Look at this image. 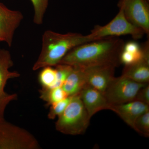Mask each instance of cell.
<instances>
[{
	"instance_id": "cell-24",
	"label": "cell",
	"mask_w": 149,
	"mask_h": 149,
	"mask_svg": "<svg viewBox=\"0 0 149 149\" xmlns=\"http://www.w3.org/2000/svg\"><path fill=\"white\" fill-rule=\"evenodd\" d=\"M0 42H1V39H0Z\"/></svg>"
},
{
	"instance_id": "cell-11",
	"label": "cell",
	"mask_w": 149,
	"mask_h": 149,
	"mask_svg": "<svg viewBox=\"0 0 149 149\" xmlns=\"http://www.w3.org/2000/svg\"><path fill=\"white\" fill-rule=\"evenodd\" d=\"M80 98L90 117L103 110L111 109L103 94L87 84L79 93Z\"/></svg>"
},
{
	"instance_id": "cell-15",
	"label": "cell",
	"mask_w": 149,
	"mask_h": 149,
	"mask_svg": "<svg viewBox=\"0 0 149 149\" xmlns=\"http://www.w3.org/2000/svg\"><path fill=\"white\" fill-rule=\"evenodd\" d=\"M40 92V98L46 102L48 105L62 100L69 96L62 87L51 89L42 88Z\"/></svg>"
},
{
	"instance_id": "cell-14",
	"label": "cell",
	"mask_w": 149,
	"mask_h": 149,
	"mask_svg": "<svg viewBox=\"0 0 149 149\" xmlns=\"http://www.w3.org/2000/svg\"><path fill=\"white\" fill-rule=\"evenodd\" d=\"M87 85L83 68H73L62 88L68 96L79 94Z\"/></svg>"
},
{
	"instance_id": "cell-9",
	"label": "cell",
	"mask_w": 149,
	"mask_h": 149,
	"mask_svg": "<svg viewBox=\"0 0 149 149\" xmlns=\"http://www.w3.org/2000/svg\"><path fill=\"white\" fill-rule=\"evenodd\" d=\"M23 18L20 11L9 9L0 3V39L9 47L12 44L15 32Z\"/></svg>"
},
{
	"instance_id": "cell-6",
	"label": "cell",
	"mask_w": 149,
	"mask_h": 149,
	"mask_svg": "<svg viewBox=\"0 0 149 149\" xmlns=\"http://www.w3.org/2000/svg\"><path fill=\"white\" fill-rule=\"evenodd\" d=\"M148 84L137 83L122 75L114 77L104 95L112 105L125 103L134 100L140 89Z\"/></svg>"
},
{
	"instance_id": "cell-17",
	"label": "cell",
	"mask_w": 149,
	"mask_h": 149,
	"mask_svg": "<svg viewBox=\"0 0 149 149\" xmlns=\"http://www.w3.org/2000/svg\"><path fill=\"white\" fill-rule=\"evenodd\" d=\"M33 5L34 10L33 21L35 24H42L44 15L48 5L49 0H30Z\"/></svg>"
},
{
	"instance_id": "cell-2",
	"label": "cell",
	"mask_w": 149,
	"mask_h": 149,
	"mask_svg": "<svg viewBox=\"0 0 149 149\" xmlns=\"http://www.w3.org/2000/svg\"><path fill=\"white\" fill-rule=\"evenodd\" d=\"M95 40L88 35L72 32L60 34L47 30L43 35L41 53L32 69L35 71L45 67H55L73 48Z\"/></svg>"
},
{
	"instance_id": "cell-20",
	"label": "cell",
	"mask_w": 149,
	"mask_h": 149,
	"mask_svg": "<svg viewBox=\"0 0 149 149\" xmlns=\"http://www.w3.org/2000/svg\"><path fill=\"white\" fill-rule=\"evenodd\" d=\"M72 97V96H69L62 100L51 105L48 114V118L50 119H54L61 114L68 105Z\"/></svg>"
},
{
	"instance_id": "cell-18",
	"label": "cell",
	"mask_w": 149,
	"mask_h": 149,
	"mask_svg": "<svg viewBox=\"0 0 149 149\" xmlns=\"http://www.w3.org/2000/svg\"><path fill=\"white\" fill-rule=\"evenodd\" d=\"M55 67L56 79L53 88L61 87L67 78L72 71L73 67L68 65L58 64Z\"/></svg>"
},
{
	"instance_id": "cell-4",
	"label": "cell",
	"mask_w": 149,
	"mask_h": 149,
	"mask_svg": "<svg viewBox=\"0 0 149 149\" xmlns=\"http://www.w3.org/2000/svg\"><path fill=\"white\" fill-rule=\"evenodd\" d=\"M39 149V142L30 132L0 117V149Z\"/></svg>"
},
{
	"instance_id": "cell-5",
	"label": "cell",
	"mask_w": 149,
	"mask_h": 149,
	"mask_svg": "<svg viewBox=\"0 0 149 149\" xmlns=\"http://www.w3.org/2000/svg\"><path fill=\"white\" fill-rule=\"evenodd\" d=\"M142 29L131 23L125 17L123 10L119 11L114 18L104 26L96 25L88 36L94 40L109 37H119L129 35L133 39L138 40L145 35Z\"/></svg>"
},
{
	"instance_id": "cell-8",
	"label": "cell",
	"mask_w": 149,
	"mask_h": 149,
	"mask_svg": "<svg viewBox=\"0 0 149 149\" xmlns=\"http://www.w3.org/2000/svg\"><path fill=\"white\" fill-rule=\"evenodd\" d=\"M13 65L10 53L0 48V117H4L8 105L17 98V94H8L5 91L6 84L9 79L20 76L18 72L10 70Z\"/></svg>"
},
{
	"instance_id": "cell-3",
	"label": "cell",
	"mask_w": 149,
	"mask_h": 149,
	"mask_svg": "<svg viewBox=\"0 0 149 149\" xmlns=\"http://www.w3.org/2000/svg\"><path fill=\"white\" fill-rule=\"evenodd\" d=\"M58 117L56 129L63 134L73 136L85 133L91 119L79 94L72 96L66 109Z\"/></svg>"
},
{
	"instance_id": "cell-16",
	"label": "cell",
	"mask_w": 149,
	"mask_h": 149,
	"mask_svg": "<svg viewBox=\"0 0 149 149\" xmlns=\"http://www.w3.org/2000/svg\"><path fill=\"white\" fill-rule=\"evenodd\" d=\"M56 79L55 68L53 67L47 66L42 68L38 76L40 85L45 89H51L53 88Z\"/></svg>"
},
{
	"instance_id": "cell-22",
	"label": "cell",
	"mask_w": 149,
	"mask_h": 149,
	"mask_svg": "<svg viewBox=\"0 0 149 149\" xmlns=\"http://www.w3.org/2000/svg\"><path fill=\"white\" fill-rule=\"evenodd\" d=\"M134 100L139 101L149 105V83L140 89Z\"/></svg>"
},
{
	"instance_id": "cell-13",
	"label": "cell",
	"mask_w": 149,
	"mask_h": 149,
	"mask_svg": "<svg viewBox=\"0 0 149 149\" xmlns=\"http://www.w3.org/2000/svg\"><path fill=\"white\" fill-rule=\"evenodd\" d=\"M111 110L115 112L127 124L133 128L136 120L143 113L149 111V105L137 100L112 105Z\"/></svg>"
},
{
	"instance_id": "cell-7",
	"label": "cell",
	"mask_w": 149,
	"mask_h": 149,
	"mask_svg": "<svg viewBox=\"0 0 149 149\" xmlns=\"http://www.w3.org/2000/svg\"><path fill=\"white\" fill-rule=\"evenodd\" d=\"M131 23L149 35V4L148 0H120L118 4Z\"/></svg>"
},
{
	"instance_id": "cell-10",
	"label": "cell",
	"mask_w": 149,
	"mask_h": 149,
	"mask_svg": "<svg viewBox=\"0 0 149 149\" xmlns=\"http://www.w3.org/2000/svg\"><path fill=\"white\" fill-rule=\"evenodd\" d=\"M115 68L112 65H104L83 68L87 84L104 95L115 77Z\"/></svg>"
},
{
	"instance_id": "cell-23",
	"label": "cell",
	"mask_w": 149,
	"mask_h": 149,
	"mask_svg": "<svg viewBox=\"0 0 149 149\" xmlns=\"http://www.w3.org/2000/svg\"><path fill=\"white\" fill-rule=\"evenodd\" d=\"M123 50L132 53H137L142 51V47L136 42H129L125 43Z\"/></svg>"
},
{
	"instance_id": "cell-21",
	"label": "cell",
	"mask_w": 149,
	"mask_h": 149,
	"mask_svg": "<svg viewBox=\"0 0 149 149\" xmlns=\"http://www.w3.org/2000/svg\"><path fill=\"white\" fill-rule=\"evenodd\" d=\"M144 53L143 47H142V51L137 53H132L123 50L120 57V63L127 65L136 63L143 58Z\"/></svg>"
},
{
	"instance_id": "cell-12",
	"label": "cell",
	"mask_w": 149,
	"mask_h": 149,
	"mask_svg": "<svg viewBox=\"0 0 149 149\" xmlns=\"http://www.w3.org/2000/svg\"><path fill=\"white\" fill-rule=\"evenodd\" d=\"M143 47L144 52L143 58L136 63L125 65L121 75L137 83H149V40L145 43Z\"/></svg>"
},
{
	"instance_id": "cell-25",
	"label": "cell",
	"mask_w": 149,
	"mask_h": 149,
	"mask_svg": "<svg viewBox=\"0 0 149 149\" xmlns=\"http://www.w3.org/2000/svg\"><path fill=\"white\" fill-rule=\"evenodd\" d=\"M148 1H149V0H148Z\"/></svg>"
},
{
	"instance_id": "cell-19",
	"label": "cell",
	"mask_w": 149,
	"mask_h": 149,
	"mask_svg": "<svg viewBox=\"0 0 149 149\" xmlns=\"http://www.w3.org/2000/svg\"><path fill=\"white\" fill-rule=\"evenodd\" d=\"M133 129L146 137H149V111L141 115L136 120Z\"/></svg>"
},
{
	"instance_id": "cell-1",
	"label": "cell",
	"mask_w": 149,
	"mask_h": 149,
	"mask_svg": "<svg viewBox=\"0 0 149 149\" xmlns=\"http://www.w3.org/2000/svg\"><path fill=\"white\" fill-rule=\"evenodd\" d=\"M123 40L116 37L101 38L84 43L69 51L59 64L85 68L98 65L118 67L123 49Z\"/></svg>"
}]
</instances>
